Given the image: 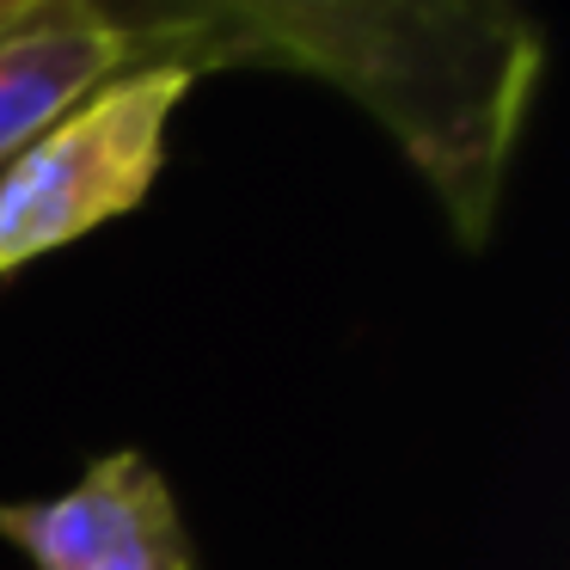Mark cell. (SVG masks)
Listing matches in <instances>:
<instances>
[{
    "label": "cell",
    "instance_id": "obj_2",
    "mask_svg": "<svg viewBox=\"0 0 570 570\" xmlns=\"http://www.w3.org/2000/svg\"><path fill=\"white\" fill-rule=\"evenodd\" d=\"M185 92V68L117 75L0 166V276L136 209L160 173L166 124Z\"/></svg>",
    "mask_w": 570,
    "mask_h": 570
},
{
    "label": "cell",
    "instance_id": "obj_3",
    "mask_svg": "<svg viewBox=\"0 0 570 570\" xmlns=\"http://www.w3.org/2000/svg\"><path fill=\"white\" fill-rule=\"evenodd\" d=\"M0 540L38 570H197L185 515L141 454H105L43 503H0Z\"/></svg>",
    "mask_w": 570,
    "mask_h": 570
},
{
    "label": "cell",
    "instance_id": "obj_1",
    "mask_svg": "<svg viewBox=\"0 0 570 570\" xmlns=\"http://www.w3.org/2000/svg\"><path fill=\"white\" fill-rule=\"evenodd\" d=\"M136 19L141 68L288 62L332 75L405 141L460 234L484 239L540 68L528 19L497 7H203Z\"/></svg>",
    "mask_w": 570,
    "mask_h": 570
},
{
    "label": "cell",
    "instance_id": "obj_4",
    "mask_svg": "<svg viewBox=\"0 0 570 570\" xmlns=\"http://www.w3.org/2000/svg\"><path fill=\"white\" fill-rule=\"evenodd\" d=\"M136 68L141 31L129 7L0 0V166L19 160L87 92Z\"/></svg>",
    "mask_w": 570,
    "mask_h": 570
}]
</instances>
